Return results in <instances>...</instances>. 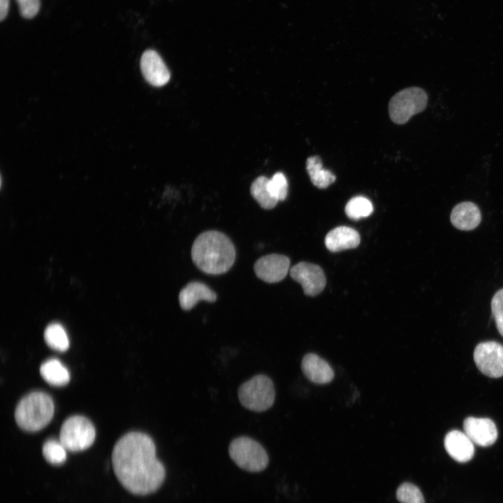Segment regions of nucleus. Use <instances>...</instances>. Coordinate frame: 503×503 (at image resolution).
Returning a JSON list of instances; mask_svg holds the SVG:
<instances>
[{"label": "nucleus", "mask_w": 503, "mask_h": 503, "mask_svg": "<svg viewBox=\"0 0 503 503\" xmlns=\"http://www.w3.org/2000/svg\"><path fill=\"white\" fill-rule=\"evenodd\" d=\"M291 277L301 284L305 295L315 296L324 289L326 283L323 270L317 265L300 262L290 269Z\"/></svg>", "instance_id": "9"}, {"label": "nucleus", "mask_w": 503, "mask_h": 503, "mask_svg": "<svg viewBox=\"0 0 503 503\" xmlns=\"http://www.w3.org/2000/svg\"><path fill=\"white\" fill-rule=\"evenodd\" d=\"M46 344L52 349L65 351L69 347V340L64 327L57 323L48 325L44 332Z\"/></svg>", "instance_id": "21"}, {"label": "nucleus", "mask_w": 503, "mask_h": 503, "mask_svg": "<svg viewBox=\"0 0 503 503\" xmlns=\"http://www.w3.org/2000/svg\"><path fill=\"white\" fill-rule=\"evenodd\" d=\"M428 103V95L421 88L412 87L396 93L390 100L388 113L397 124H404L416 114L422 112Z\"/></svg>", "instance_id": "6"}, {"label": "nucleus", "mask_w": 503, "mask_h": 503, "mask_svg": "<svg viewBox=\"0 0 503 503\" xmlns=\"http://www.w3.org/2000/svg\"><path fill=\"white\" fill-rule=\"evenodd\" d=\"M474 362L485 375L498 378L503 376V346L489 341L479 344L474 352Z\"/></svg>", "instance_id": "8"}, {"label": "nucleus", "mask_w": 503, "mask_h": 503, "mask_svg": "<svg viewBox=\"0 0 503 503\" xmlns=\"http://www.w3.org/2000/svg\"><path fill=\"white\" fill-rule=\"evenodd\" d=\"M228 452L234 462L244 470L258 472L265 469L269 462L264 448L254 439L240 437L229 445Z\"/></svg>", "instance_id": "5"}, {"label": "nucleus", "mask_w": 503, "mask_h": 503, "mask_svg": "<svg viewBox=\"0 0 503 503\" xmlns=\"http://www.w3.org/2000/svg\"><path fill=\"white\" fill-rule=\"evenodd\" d=\"M289 268V258L286 256L276 254L262 256L254 264L256 276L268 283L282 281L286 276Z\"/></svg>", "instance_id": "10"}, {"label": "nucleus", "mask_w": 503, "mask_h": 503, "mask_svg": "<svg viewBox=\"0 0 503 503\" xmlns=\"http://www.w3.org/2000/svg\"><path fill=\"white\" fill-rule=\"evenodd\" d=\"M216 299V293L207 285L198 282H189L179 294L180 305L184 310H190L200 300L212 302Z\"/></svg>", "instance_id": "17"}, {"label": "nucleus", "mask_w": 503, "mask_h": 503, "mask_svg": "<svg viewBox=\"0 0 503 503\" xmlns=\"http://www.w3.org/2000/svg\"><path fill=\"white\" fill-rule=\"evenodd\" d=\"M95 435V428L90 421L82 416H73L63 423L59 441L67 451L77 452L90 447Z\"/></svg>", "instance_id": "7"}, {"label": "nucleus", "mask_w": 503, "mask_h": 503, "mask_svg": "<svg viewBox=\"0 0 503 503\" xmlns=\"http://www.w3.org/2000/svg\"><path fill=\"white\" fill-rule=\"evenodd\" d=\"M21 15L25 18H32L38 12L40 0H16Z\"/></svg>", "instance_id": "27"}, {"label": "nucleus", "mask_w": 503, "mask_h": 503, "mask_svg": "<svg viewBox=\"0 0 503 503\" xmlns=\"http://www.w3.org/2000/svg\"><path fill=\"white\" fill-rule=\"evenodd\" d=\"M268 188L272 196L278 201L285 200L288 193V182L285 175L280 172L276 173L269 179Z\"/></svg>", "instance_id": "25"}, {"label": "nucleus", "mask_w": 503, "mask_h": 503, "mask_svg": "<svg viewBox=\"0 0 503 503\" xmlns=\"http://www.w3.org/2000/svg\"><path fill=\"white\" fill-rule=\"evenodd\" d=\"M54 407L51 397L45 393L32 392L24 397L15 412L16 423L27 431H38L52 418Z\"/></svg>", "instance_id": "3"}, {"label": "nucleus", "mask_w": 503, "mask_h": 503, "mask_svg": "<svg viewBox=\"0 0 503 503\" xmlns=\"http://www.w3.org/2000/svg\"><path fill=\"white\" fill-rule=\"evenodd\" d=\"M9 0H0V20L3 21L8 13Z\"/></svg>", "instance_id": "28"}, {"label": "nucleus", "mask_w": 503, "mask_h": 503, "mask_svg": "<svg viewBox=\"0 0 503 503\" xmlns=\"http://www.w3.org/2000/svg\"><path fill=\"white\" fill-rule=\"evenodd\" d=\"M359 243V233L348 226L336 227L330 231L325 238L326 247L333 252L356 248Z\"/></svg>", "instance_id": "16"}, {"label": "nucleus", "mask_w": 503, "mask_h": 503, "mask_svg": "<svg viewBox=\"0 0 503 503\" xmlns=\"http://www.w3.org/2000/svg\"><path fill=\"white\" fill-rule=\"evenodd\" d=\"M306 169L312 184L319 189H326L335 180V176L324 169L319 156H312L307 159Z\"/></svg>", "instance_id": "19"}, {"label": "nucleus", "mask_w": 503, "mask_h": 503, "mask_svg": "<svg viewBox=\"0 0 503 503\" xmlns=\"http://www.w3.org/2000/svg\"><path fill=\"white\" fill-rule=\"evenodd\" d=\"M396 497L401 503H425L419 488L411 483L401 484L397 490Z\"/></svg>", "instance_id": "24"}, {"label": "nucleus", "mask_w": 503, "mask_h": 503, "mask_svg": "<svg viewBox=\"0 0 503 503\" xmlns=\"http://www.w3.org/2000/svg\"><path fill=\"white\" fill-rule=\"evenodd\" d=\"M40 373L48 383L53 386H64L70 380L68 370L56 358L44 362L40 367Z\"/></svg>", "instance_id": "18"}, {"label": "nucleus", "mask_w": 503, "mask_h": 503, "mask_svg": "<svg viewBox=\"0 0 503 503\" xmlns=\"http://www.w3.org/2000/svg\"><path fill=\"white\" fill-rule=\"evenodd\" d=\"M191 258L203 272L219 275L227 272L233 265L235 250L233 242L225 234L207 231L201 233L194 240Z\"/></svg>", "instance_id": "2"}, {"label": "nucleus", "mask_w": 503, "mask_h": 503, "mask_svg": "<svg viewBox=\"0 0 503 503\" xmlns=\"http://www.w3.org/2000/svg\"><path fill=\"white\" fill-rule=\"evenodd\" d=\"M301 368L305 377L314 384H328L334 378L333 370L328 363L313 353L303 357Z\"/></svg>", "instance_id": "13"}, {"label": "nucleus", "mask_w": 503, "mask_h": 503, "mask_svg": "<svg viewBox=\"0 0 503 503\" xmlns=\"http://www.w3.org/2000/svg\"><path fill=\"white\" fill-rule=\"evenodd\" d=\"M66 451L60 441L54 439L48 440L42 449L45 459L52 465L63 463L66 459Z\"/></svg>", "instance_id": "23"}, {"label": "nucleus", "mask_w": 503, "mask_h": 503, "mask_svg": "<svg viewBox=\"0 0 503 503\" xmlns=\"http://www.w3.org/2000/svg\"><path fill=\"white\" fill-rule=\"evenodd\" d=\"M112 462L120 483L135 495L155 492L166 476L152 439L143 432H131L122 437L113 448Z\"/></svg>", "instance_id": "1"}, {"label": "nucleus", "mask_w": 503, "mask_h": 503, "mask_svg": "<svg viewBox=\"0 0 503 503\" xmlns=\"http://www.w3.org/2000/svg\"><path fill=\"white\" fill-rule=\"evenodd\" d=\"M373 212L372 203L365 197L355 196L350 199L345 207L348 217L354 220L370 216Z\"/></svg>", "instance_id": "22"}, {"label": "nucleus", "mask_w": 503, "mask_h": 503, "mask_svg": "<svg viewBox=\"0 0 503 503\" xmlns=\"http://www.w3.org/2000/svg\"><path fill=\"white\" fill-rule=\"evenodd\" d=\"M444 447L449 455L459 462L470 460L474 454L473 442L459 430H451L444 438Z\"/></svg>", "instance_id": "14"}, {"label": "nucleus", "mask_w": 503, "mask_h": 503, "mask_svg": "<svg viewBox=\"0 0 503 503\" xmlns=\"http://www.w3.org/2000/svg\"><path fill=\"white\" fill-rule=\"evenodd\" d=\"M451 224L458 229L471 231L481 222V214L478 206L472 202H462L456 205L451 213Z\"/></svg>", "instance_id": "15"}, {"label": "nucleus", "mask_w": 503, "mask_h": 503, "mask_svg": "<svg viewBox=\"0 0 503 503\" xmlns=\"http://www.w3.org/2000/svg\"><path fill=\"white\" fill-rule=\"evenodd\" d=\"M491 309L500 335L503 336V289L497 291L491 300Z\"/></svg>", "instance_id": "26"}, {"label": "nucleus", "mask_w": 503, "mask_h": 503, "mask_svg": "<svg viewBox=\"0 0 503 503\" xmlns=\"http://www.w3.org/2000/svg\"><path fill=\"white\" fill-rule=\"evenodd\" d=\"M142 73L150 85L155 87L165 85L170 80V73L161 56L153 50H147L140 59Z\"/></svg>", "instance_id": "12"}, {"label": "nucleus", "mask_w": 503, "mask_h": 503, "mask_svg": "<svg viewBox=\"0 0 503 503\" xmlns=\"http://www.w3.org/2000/svg\"><path fill=\"white\" fill-rule=\"evenodd\" d=\"M269 179L265 176L257 177L252 184L250 192L254 198L263 209L270 210L275 207L278 201L274 198L268 188Z\"/></svg>", "instance_id": "20"}, {"label": "nucleus", "mask_w": 503, "mask_h": 503, "mask_svg": "<svg viewBox=\"0 0 503 503\" xmlns=\"http://www.w3.org/2000/svg\"><path fill=\"white\" fill-rule=\"evenodd\" d=\"M463 428L474 444L483 447L491 446L497 438L495 424L489 418L467 417L464 421Z\"/></svg>", "instance_id": "11"}, {"label": "nucleus", "mask_w": 503, "mask_h": 503, "mask_svg": "<svg viewBox=\"0 0 503 503\" xmlns=\"http://www.w3.org/2000/svg\"><path fill=\"white\" fill-rule=\"evenodd\" d=\"M275 392L272 380L264 374H258L243 383L238 389L241 404L253 411H264L275 401Z\"/></svg>", "instance_id": "4"}]
</instances>
